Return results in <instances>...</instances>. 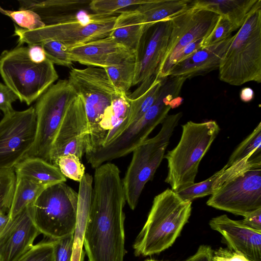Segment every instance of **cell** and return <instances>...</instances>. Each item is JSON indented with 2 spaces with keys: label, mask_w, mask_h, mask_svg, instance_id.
<instances>
[{
  "label": "cell",
  "mask_w": 261,
  "mask_h": 261,
  "mask_svg": "<svg viewBox=\"0 0 261 261\" xmlns=\"http://www.w3.org/2000/svg\"><path fill=\"white\" fill-rule=\"evenodd\" d=\"M130 101L127 93L120 91L112 102L110 129L104 142L106 147L119 137L127 128Z\"/></svg>",
  "instance_id": "obj_28"
},
{
  "label": "cell",
  "mask_w": 261,
  "mask_h": 261,
  "mask_svg": "<svg viewBox=\"0 0 261 261\" xmlns=\"http://www.w3.org/2000/svg\"><path fill=\"white\" fill-rule=\"evenodd\" d=\"M17 261H54L52 240L50 239L34 245Z\"/></svg>",
  "instance_id": "obj_39"
},
{
  "label": "cell",
  "mask_w": 261,
  "mask_h": 261,
  "mask_svg": "<svg viewBox=\"0 0 261 261\" xmlns=\"http://www.w3.org/2000/svg\"><path fill=\"white\" fill-rule=\"evenodd\" d=\"M190 0H148L133 10L121 12L117 16L114 28L133 24L152 25L170 20L186 10Z\"/></svg>",
  "instance_id": "obj_20"
},
{
  "label": "cell",
  "mask_w": 261,
  "mask_h": 261,
  "mask_svg": "<svg viewBox=\"0 0 261 261\" xmlns=\"http://www.w3.org/2000/svg\"><path fill=\"white\" fill-rule=\"evenodd\" d=\"M213 251L208 245L199 246L196 252L185 261H213Z\"/></svg>",
  "instance_id": "obj_44"
},
{
  "label": "cell",
  "mask_w": 261,
  "mask_h": 261,
  "mask_svg": "<svg viewBox=\"0 0 261 261\" xmlns=\"http://www.w3.org/2000/svg\"><path fill=\"white\" fill-rule=\"evenodd\" d=\"M0 74L5 84L21 102L30 105L59 77L54 64L47 59L40 63L31 60L27 46H17L0 56Z\"/></svg>",
  "instance_id": "obj_8"
},
{
  "label": "cell",
  "mask_w": 261,
  "mask_h": 261,
  "mask_svg": "<svg viewBox=\"0 0 261 261\" xmlns=\"http://www.w3.org/2000/svg\"><path fill=\"white\" fill-rule=\"evenodd\" d=\"M18 99V96L11 88L0 82V112L5 115L14 110L12 103Z\"/></svg>",
  "instance_id": "obj_41"
},
{
  "label": "cell",
  "mask_w": 261,
  "mask_h": 261,
  "mask_svg": "<svg viewBox=\"0 0 261 261\" xmlns=\"http://www.w3.org/2000/svg\"><path fill=\"white\" fill-rule=\"evenodd\" d=\"M54 165L59 169L65 177L79 182L85 174V168L81 160L74 154H69L60 156Z\"/></svg>",
  "instance_id": "obj_35"
},
{
  "label": "cell",
  "mask_w": 261,
  "mask_h": 261,
  "mask_svg": "<svg viewBox=\"0 0 261 261\" xmlns=\"http://www.w3.org/2000/svg\"><path fill=\"white\" fill-rule=\"evenodd\" d=\"M78 192L65 182L46 188L32 204L33 221L51 240L74 234L77 223Z\"/></svg>",
  "instance_id": "obj_10"
},
{
  "label": "cell",
  "mask_w": 261,
  "mask_h": 261,
  "mask_svg": "<svg viewBox=\"0 0 261 261\" xmlns=\"http://www.w3.org/2000/svg\"><path fill=\"white\" fill-rule=\"evenodd\" d=\"M257 0H195L191 4L194 7L213 11L227 18L236 30L244 23L249 13Z\"/></svg>",
  "instance_id": "obj_22"
},
{
  "label": "cell",
  "mask_w": 261,
  "mask_h": 261,
  "mask_svg": "<svg viewBox=\"0 0 261 261\" xmlns=\"http://www.w3.org/2000/svg\"><path fill=\"white\" fill-rule=\"evenodd\" d=\"M222 171V168L208 178L198 183L195 182L175 192L182 200L189 201L196 198L211 195L213 193V185Z\"/></svg>",
  "instance_id": "obj_34"
},
{
  "label": "cell",
  "mask_w": 261,
  "mask_h": 261,
  "mask_svg": "<svg viewBox=\"0 0 261 261\" xmlns=\"http://www.w3.org/2000/svg\"><path fill=\"white\" fill-rule=\"evenodd\" d=\"M233 38V35H231L216 44L200 48L190 57L175 64L168 76H182L188 79L219 68Z\"/></svg>",
  "instance_id": "obj_21"
},
{
  "label": "cell",
  "mask_w": 261,
  "mask_h": 261,
  "mask_svg": "<svg viewBox=\"0 0 261 261\" xmlns=\"http://www.w3.org/2000/svg\"><path fill=\"white\" fill-rule=\"evenodd\" d=\"M219 17V14L213 11L194 7L190 4L186 10L171 19L168 43L160 66L188 44L205 38L213 30Z\"/></svg>",
  "instance_id": "obj_14"
},
{
  "label": "cell",
  "mask_w": 261,
  "mask_h": 261,
  "mask_svg": "<svg viewBox=\"0 0 261 261\" xmlns=\"http://www.w3.org/2000/svg\"><path fill=\"white\" fill-rule=\"evenodd\" d=\"M236 31L232 23L225 17H220L212 32L203 39L201 47L216 44L231 36V33Z\"/></svg>",
  "instance_id": "obj_38"
},
{
  "label": "cell",
  "mask_w": 261,
  "mask_h": 261,
  "mask_svg": "<svg viewBox=\"0 0 261 261\" xmlns=\"http://www.w3.org/2000/svg\"><path fill=\"white\" fill-rule=\"evenodd\" d=\"M34 107L4 115L0 121V169L14 168L27 156L34 142Z\"/></svg>",
  "instance_id": "obj_13"
},
{
  "label": "cell",
  "mask_w": 261,
  "mask_h": 261,
  "mask_svg": "<svg viewBox=\"0 0 261 261\" xmlns=\"http://www.w3.org/2000/svg\"><path fill=\"white\" fill-rule=\"evenodd\" d=\"M72 62L105 68L117 65L137 53L126 49L110 36L68 49Z\"/></svg>",
  "instance_id": "obj_19"
},
{
  "label": "cell",
  "mask_w": 261,
  "mask_h": 261,
  "mask_svg": "<svg viewBox=\"0 0 261 261\" xmlns=\"http://www.w3.org/2000/svg\"><path fill=\"white\" fill-rule=\"evenodd\" d=\"M192 201L171 189L155 196L147 220L133 244L136 256L158 254L171 247L188 222Z\"/></svg>",
  "instance_id": "obj_3"
},
{
  "label": "cell",
  "mask_w": 261,
  "mask_h": 261,
  "mask_svg": "<svg viewBox=\"0 0 261 261\" xmlns=\"http://www.w3.org/2000/svg\"><path fill=\"white\" fill-rule=\"evenodd\" d=\"M51 240L54 246V261H72L74 234Z\"/></svg>",
  "instance_id": "obj_40"
},
{
  "label": "cell",
  "mask_w": 261,
  "mask_h": 261,
  "mask_svg": "<svg viewBox=\"0 0 261 261\" xmlns=\"http://www.w3.org/2000/svg\"><path fill=\"white\" fill-rule=\"evenodd\" d=\"M95 169L83 246L89 261H123L126 201L120 171L110 162Z\"/></svg>",
  "instance_id": "obj_1"
},
{
  "label": "cell",
  "mask_w": 261,
  "mask_h": 261,
  "mask_svg": "<svg viewBox=\"0 0 261 261\" xmlns=\"http://www.w3.org/2000/svg\"><path fill=\"white\" fill-rule=\"evenodd\" d=\"M42 47L46 58L54 64L71 67L72 62L68 49L61 43L54 40H47L39 43Z\"/></svg>",
  "instance_id": "obj_37"
},
{
  "label": "cell",
  "mask_w": 261,
  "mask_h": 261,
  "mask_svg": "<svg viewBox=\"0 0 261 261\" xmlns=\"http://www.w3.org/2000/svg\"><path fill=\"white\" fill-rule=\"evenodd\" d=\"M209 225L222 235L229 249L249 261H261V231L251 229L241 220L231 219L226 215L212 218Z\"/></svg>",
  "instance_id": "obj_18"
},
{
  "label": "cell",
  "mask_w": 261,
  "mask_h": 261,
  "mask_svg": "<svg viewBox=\"0 0 261 261\" xmlns=\"http://www.w3.org/2000/svg\"><path fill=\"white\" fill-rule=\"evenodd\" d=\"M93 178L85 173L80 181L78 208L72 261H84L83 236L90 208Z\"/></svg>",
  "instance_id": "obj_24"
},
{
  "label": "cell",
  "mask_w": 261,
  "mask_h": 261,
  "mask_svg": "<svg viewBox=\"0 0 261 261\" xmlns=\"http://www.w3.org/2000/svg\"><path fill=\"white\" fill-rule=\"evenodd\" d=\"M116 15L106 16L81 10L75 14H61L50 19L47 25L28 31L14 25L17 46L57 41L68 49L109 36L115 25Z\"/></svg>",
  "instance_id": "obj_5"
},
{
  "label": "cell",
  "mask_w": 261,
  "mask_h": 261,
  "mask_svg": "<svg viewBox=\"0 0 261 261\" xmlns=\"http://www.w3.org/2000/svg\"><path fill=\"white\" fill-rule=\"evenodd\" d=\"M254 97L253 90L250 87H244L241 90L240 97L241 100L245 102L251 101Z\"/></svg>",
  "instance_id": "obj_46"
},
{
  "label": "cell",
  "mask_w": 261,
  "mask_h": 261,
  "mask_svg": "<svg viewBox=\"0 0 261 261\" xmlns=\"http://www.w3.org/2000/svg\"><path fill=\"white\" fill-rule=\"evenodd\" d=\"M162 80L163 79L154 75L141 83L136 90L128 95L130 110L127 127L143 116L153 105L157 98Z\"/></svg>",
  "instance_id": "obj_25"
},
{
  "label": "cell",
  "mask_w": 261,
  "mask_h": 261,
  "mask_svg": "<svg viewBox=\"0 0 261 261\" xmlns=\"http://www.w3.org/2000/svg\"><path fill=\"white\" fill-rule=\"evenodd\" d=\"M213 261H249L243 255L222 247L213 251Z\"/></svg>",
  "instance_id": "obj_42"
},
{
  "label": "cell",
  "mask_w": 261,
  "mask_h": 261,
  "mask_svg": "<svg viewBox=\"0 0 261 261\" xmlns=\"http://www.w3.org/2000/svg\"><path fill=\"white\" fill-rule=\"evenodd\" d=\"M14 170L16 176L47 186L66 181L57 166L39 158L25 157L14 167Z\"/></svg>",
  "instance_id": "obj_23"
},
{
  "label": "cell",
  "mask_w": 261,
  "mask_h": 261,
  "mask_svg": "<svg viewBox=\"0 0 261 261\" xmlns=\"http://www.w3.org/2000/svg\"><path fill=\"white\" fill-rule=\"evenodd\" d=\"M77 96L68 80L65 79L51 85L38 98L34 107L35 138L25 157L39 158L50 163L54 139L67 108Z\"/></svg>",
  "instance_id": "obj_11"
},
{
  "label": "cell",
  "mask_w": 261,
  "mask_h": 261,
  "mask_svg": "<svg viewBox=\"0 0 261 261\" xmlns=\"http://www.w3.org/2000/svg\"><path fill=\"white\" fill-rule=\"evenodd\" d=\"M144 261H159V260H156L152 259H146Z\"/></svg>",
  "instance_id": "obj_48"
},
{
  "label": "cell",
  "mask_w": 261,
  "mask_h": 261,
  "mask_svg": "<svg viewBox=\"0 0 261 261\" xmlns=\"http://www.w3.org/2000/svg\"><path fill=\"white\" fill-rule=\"evenodd\" d=\"M206 204L242 216L261 208V165L224 180L214 191Z\"/></svg>",
  "instance_id": "obj_12"
},
{
  "label": "cell",
  "mask_w": 261,
  "mask_h": 261,
  "mask_svg": "<svg viewBox=\"0 0 261 261\" xmlns=\"http://www.w3.org/2000/svg\"><path fill=\"white\" fill-rule=\"evenodd\" d=\"M181 126L179 142L164 155L168 163L165 181L175 192L195 183L199 164L220 130L214 120L202 123L189 121Z\"/></svg>",
  "instance_id": "obj_6"
},
{
  "label": "cell",
  "mask_w": 261,
  "mask_h": 261,
  "mask_svg": "<svg viewBox=\"0 0 261 261\" xmlns=\"http://www.w3.org/2000/svg\"><path fill=\"white\" fill-rule=\"evenodd\" d=\"M261 156V123L236 148L224 166L227 168L243 160Z\"/></svg>",
  "instance_id": "obj_30"
},
{
  "label": "cell",
  "mask_w": 261,
  "mask_h": 261,
  "mask_svg": "<svg viewBox=\"0 0 261 261\" xmlns=\"http://www.w3.org/2000/svg\"><path fill=\"white\" fill-rule=\"evenodd\" d=\"M186 80L174 76L163 78L157 98L149 109L108 146L86 155L87 162L96 168L106 162L132 152L148 139L158 124L164 122L170 109L182 103L184 99L179 94Z\"/></svg>",
  "instance_id": "obj_2"
},
{
  "label": "cell",
  "mask_w": 261,
  "mask_h": 261,
  "mask_svg": "<svg viewBox=\"0 0 261 261\" xmlns=\"http://www.w3.org/2000/svg\"><path fill=\"white\" fill-rule=\"evenodd\" d=\"M150 25L139 24L115 27L109 36L128 50L137 54L142 37Z\"/></svg>",
  "instance_id": "obj_31"
},
{
  "label": "cell",
  "mask_w": 261,
  "mask_h": 261,
  "mask_svg": "<svg viewBox=\"0 0 261 261\" xmlns=\"http://www.w3.org/2000/svg\"><path fill=\"white\" fill-rule=\"evenodd\" d=\"M148 0H92L88 7L94 13L112 16L118 10L133 5H140Z\"/></svg>",
  "instance_id": "obj_36"
},
{
  "label": "cell",
  "mask_w": 261,
  "mask_h": 261,
  "mask_svg": "<svg viewBox=\"0 0 261 261\" xmlns=\"http://www.w3.org/2000/svg\"><path fill=\"white\" fill-rule=\"evenodd\" d=\"M182 116L181 112L168 115L159 132L132 152L133 158L122 179L126 201L132 210L136 207L146 184L152 180L164 158L170 138Z\"/></svg>",
  "instance_id": "obj_9"
},
{
  "label": "cell",
  "mask_w": 261,
  "mask_h": 261,
  "mask_svg": "<svg viewBox=\"0 0 261 261\" xmlns=\"http://www.w3.org/2000/svg\"><path fill=\"white\" fill-rule=\"evenodd\" d=\"M170 31V20L154 23L146 31L137 54L133 86L155 74L165 56Z\"/></svg>",
  "instance_id": "obj_16"
},
{
  "label": "cell",
  "mask_w": 261,
  "mask_h": 261,
  "mask_svg": "<svg viewBox=\"0 0 261 261\" xmlns=\"http://www.w3.org/2000/svg\"><path fill=\"white\" fill-rule=\"evenodd\" d=\"M136 63L137 54L117 65L104 69L115 87L118 90L127 93L133 86Z\"/></svg>",
  "instance_id": "obj_29"
},
{
  "label": "cell",
  "mask_w": 261,
  "mask_h": 261,
  "mask_svg": "<svg viewBox=\"0 0 261 261\" xmlns=\"http://www.w3.org/2000/svg\"><path fill=\"white\" fill-rule=\"evenodd\" d=\"M31 204L13 218L0 234V261H17L41 233L32 218Z\"/></svg>",
  "instance_id": "obj_17"
},
{
  "label": "cell",
  "mask_w": 261,
  "mask_h": 261,
  "mask_svg": "<svg viewBox=\"0 0 261 261\" xmlns=\"http://www.w3.org/2000/svg\"><path fill=\"white\" fill-rule=\"evenodd\" d=\"M0 13L9 17L19 28L33 31L45 26L39 16L28 9L12 11L4 9L0 6Z\"/></svg>",
  "instance_id": "obj_33"
},
{
  "label": "cell",
  "mask_w": 261,
  "mask_h": 261,
  "mask_svg": "<svg viewBox=\"0 0 261 261\" xmlns=\"http://www.w3.org/2000/svg\"><path fill=\"white\" fill-rule=\"evenodd\" d=\"M218 69L220 80L231 85L261 82L260 0H257L233 35Z\"/></svg>",
  "instance_id": "obj_4"
},
{
  "label": "cell",
  "mask_w": 261,
  "mask_h": 261,
  "mask_svg": "<svg viewBox=\"0 0 261 261\" xmlns=\"http://www.w3.org/2000/svg\"><path fill=\"white\" fill-rule=\"evenodd\" d=\"M67 80L84 105L88 126L85 153L88 154L102 147L100 124L120 91L101 67H71Z\"/></svg>",
  "instance_id": "obj_7"
},
{
  "label": "cell",
  "mask_w": 261,
  "mask_h": 261,
  "mask_svg": "<svg viewBox=\"0 0 261 261\" xmlns=\"http://www.w3.org/2000/svg\"><path fill=\"white\" fill-rule=\"evenodd\" d=\"M16 180L14 168L0 169V211L9 214Z\"/></svg>",
  "instance_id": "obj_32"
},
{
  "label": "cell",
  "mask_w": 261,
  "mask_h": 261,
  "mask_svg": "<svg viewBox=\"0 0 261 261\" xmlns=\"http://www.w3.org/2000/svg\"><path fill=\"white\" fill-rule=\"evenodd\" d=\"M10 220L9 214L0 211V234L7 226Z\"/></svg>",
  "instance_id": "obj_47"
},
{
  "label": "cell",
  "mask_w": 261,
  "mask_h": 261,
  "mask_svg": "<svg viewBox=\"0 0 261 261\" xmlns=\"http://www.w3.org/2000/svg\"><path fill=\"white\" fill-rule=\"evenodd\" d=\"M242 222L254 230L261 231V208L249 212L243 216Z\"/></svg>",
  "instance_id": "obj_43"
},
{
  "label": "cell",
  "mask_w": 261,
  "mask_h": 261,
  "mask_svg": "<svg viewBox=\"0 0 261 261\" xmlns=\"http://www.w3.org/2000/svg\"><path fill=\"white\" fill-rule=\"evenodd\" d=\"M88 121L83 101L77 96L67 108L52 144L50 163L60 156L72 154L81 160L85 153Z\"/></svg>",
  "instance_id": "obj_15"
},
{
  "label": "cell",
  "mask_w": 261,
  "mask_h": 261,
  "mask_svg": "<svg viewBox=\"0 0 261 261\" xmlns=\"http://www.w3.org/2000/svg\"><path fill=\"white\" fill-rule=\"evenodd\" d=\"M89 0H19V9H28L36 13L44 23L48 19L58 16L65 9L89 5Z\"/></svg>",
  "instance_id": "obj_26"
},
{
  "label": "cell",
  "mask_w": 261,
  "mask_h": 261,
  "mask_svg": "<svg viewBox=\"0 0 261 261\" xmlns=\"http://www.w3.org/2000/svg\"><path fill=\"white\" fill-rule=\"evenodd\" d=\"M27 48L28 55L33 62L40 63L47 59L45 52L40 44H29Z\"/></svg>",
  "instance_id": "obj_45"
},
{
  "label": "cell",
  "mask_w": 261,
  "mask_h": 261,
  "mask_svg": "<svg viewBox=\"0 0 261 261\" xmlns=\"http://www.w3.org/2000/svg\"><path fill=\"white\" fill-rule=\"evenodd\" d=\"M47 187L24 177L16 176L15 189L9 213L10 218H13L32 204Z\"/></svg>",
  "instance_id": "obj_27"
}]
</instances>
